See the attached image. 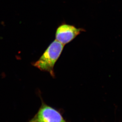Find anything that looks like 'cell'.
Wrapping results in <instances>:
<instances>
[{
  "label": "cell",
  "mask_w": 122,
  "mask_h": 122,
  "mask_svg": "<svg viewBox=\"0 0 122 122\" xmlns=\"http://www.w3.org/2000/svg\"><path fill=\"white\" fill-rule=\"evenodd\" d=\"M64 46L55 39L51 43L41 58L33 64L41 71L48 72L54 77V67L63 50Z\"/></svg>",
  "instance_id": "obj_1"
},
{
  "label": "cell",
  "mask_w": 122,
  "mask_h": 122,
  "mask_svg": "<svg viewBox=\"0 0 122 122\" xmlns=\"http://www.w3.org/2000/svg\"><path fill=\"white\" fill-rule=\"evenodd\" d=\"M85 31L84 29L76 28L74 25L62 23L56 29V40L64 45L70 43L81 32Z\"/></svg>",
  "instance_id": "obj_3"
},
{
  "label": "cell",
  "mask_w": 122,
  "mask_h": 122,
  "mask_svg": "<svg viewBox=\"0 0 122 122\" xmlns=\"http://www.w3.org/2000/svg\"><path fill=\"white\" fill-rule=\"evenodd\" d=\"M41 105L37 113L28 122H67L60 111L45 103L41 96Z\"/></svg>",
  "instance_id": "obj_2"
}]
</instances>
